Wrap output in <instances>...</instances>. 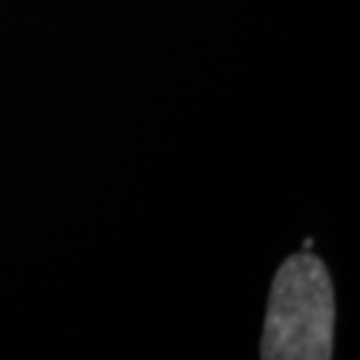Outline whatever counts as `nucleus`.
Listing matches in <instances>:
<instances>
[{"mask_svg":"<svg viewBox=\"0 0 360 360\" xmlns=\"http://www.w3.org/2000/svg\"><path fill=\"white\" fill-rule=\"evenodd\" d=\"M311 246H314V241H311V239H307V241H304V250H309Z\"/></svg>","mask_w":360,"mask_h":360,"instance_id":"2","label":"nucleus"},{"mask_svg":"<svg viewBox=\"0 0 360 360\" xmlns=\"http://www.w3.org/2000/svg\"><path fill=\"white\" fill-rule=\"evenodd\" d=\"M335 292L319 257L290 255L274 276L260 356L264 360L333 358Z\"/></svg>","mask_w":360,"mask_h":360,"instance_id":"1","label":"nucleus"}]
</instances>
